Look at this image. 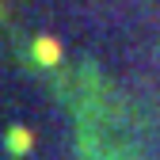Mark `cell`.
<instances>
[{"mask_svg": "<svg viewBox=\"0 0 160 160\" xmlns=\"http://www.w3.org/2000/svg\"><path fill=\"white\" fill-rule=\"evenodd\" d=\"M34 61L38 65H57L61 61V42L53 34H38L34 38Z\"/></svg>", "mask_w": 160, "mask_h": 160, "instance_id": "cell-1", "label": "cell"}, {"mask_svg": "<svg viewBox=\"0 0 160 160\" xmlns=\"http://www.w3.org/2000/svg\"><path fill=\"white\" fill-rule=\"evenodd\" d=\"M31 141H34V137H31V130H27V126H12V130H8V149H12V152L23 156V152L31 149Z\"/></svg>", "mask_w": 160, "mask_h": 160, "instance_id": "cell-2", "label": "cell"}]
</instances>
